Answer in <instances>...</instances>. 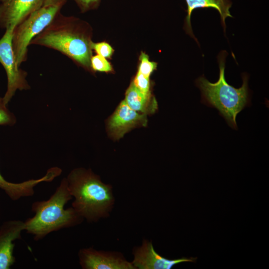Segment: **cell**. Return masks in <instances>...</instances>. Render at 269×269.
I'll list each match as a JSON object with an SVG mask.
<instances>
[{
  "instance_id": "cell-1",
  "label": "cell",
  "mask_w": 269,
  "mask_h": 269,
  "mask_svg": "<svg viewBox=\"0 0 269 269\" xmlns=\"http://www.w3.org/2000/svg\"><path fill=\"white\" fill-rule=\"evenodd\" d=\"M76 17L59 12L51 22L35 36L30 45L57 50L87 70H91L92 56L90 31Z\"/></svg>"
},
{
  "instance_id": "cell-2",
  "label": "cell",
  "mask_w": 269,
  "mask_h": 269,
  "mask_svg": "<svg viewBox=\"0 0 269 269\" xmlns=\"http://www.w3.org/2000/svg\"><path fill=\"white\" fill-rule=\"evenodd\" d=\"M66 179L74 198L72 207L83 219L96 222L110 215L115 202L110 184L103 182L91 169L82 167L71 170Z\"/></svg>"
},
{
  "instance_id": "cell-3",
  "label": "cell",
  "mask_w": 269,
  "mask_h": 269,
  "mask_svg": "<svg viewBox=\"0 0 269 269\" xmlns=\"http://www.w3.org/2000/svg\"><path fill=\"white\" fill-rule=\"evenodd\" d=\"M72 198L64 178L48 199L33 203L31 211L34 215L24 222V230L35 240H39L51 232L80 224L84 219L72 207L65 209Z\"/></svg>"
},
{
  "instance_id": "cell-4",
  "label": "cell",
  "mask_w": 269,
  "mask_h": 269,
  "mask_svg": "<svg viewBox=\"0 0 269 269\" xmlns=\"http://www.w3.org/2000/svg\"><path fill=\"white\" fill-rule=\"evenodd\" d=\"M226 55L225 51L219 55L220 73L216 82L211 83L202 76L196 80V84L201 91L202 101L216 108L229 125L237 129V116L250 103L248 77L243 75V84L239 88L229 85L225 77Z\"/></svg>"
},
{
  "instance_id": "cell-5",
  "label": "cell",
  "mask_w": 269,
  "mask_h": 269,
  "mask_svg": "<svg viewBox=\"0 0 269 269\" xmlns=\"http://www.w3.org/2000/svg\"><path fill=\"white\" fill-rule=\"evenodd\" d=\"M62 6H42L15 26L12 36V47L18 66L27 60L28 47L60 12Z\"/></svg>"
},
{
  "instance_id": "cell-6",
  "label": "cell",
  "mask_w": 269,
  "mask_h": 269,
  "mask_svg": "<svg viewBox=\"0 0 269 269\" xmlns=\"http://www.w3.org/2000/svg\"><path fill=\"white\" fill-rule=\"evenodd\" d=\"M13 27L5 29L0 38V63L3 66L7 77V88L3 96L4 103L7 105L16 91L30 88L26 80L27 73L21 69L16 63L12 47Z\"/></svg>"
},
{
  "instance_id": "cell-7",
  "label": "cell",
  "mask_w": 269,
  "mask_h": 269,
  "mask_svg": "<svg viewBox=\"0 0 269 269\" xmlns=\"http://www.w3.org/2000/svg\"><path fill=\"white\" fill-rule=\"evenodd\" d=\"M78 256L83 269H135L132 262L118 251L84 248L79 251Z\"/></svg>"
},
{
  "instance_id": "cell-8",
  "label": "cell",
  "mask_w": 269,
  "mask_h": 269,
  "mask_svg": "<svg viewBox=\"0 0 269 269\" xmlns=\"http://www.w3.org/2000/svg\"><path fill=\"white\" fill-rule=\"evenodd\" d=\"M147 116L134 111L123 100L108 119L107 132L112 138L120 139L135 128L146 127Z\"/></svg>"
},
{
  "instance_id": "cell-9",
  "label": "cell",
  "mask_w": 269,
  "mask_h": 269,
  "mask_svg": "<svg viewBox=\"0 0 269 269\" xmlns=\"http://www.w3.org/2000/svg\"><path fill=\"white\" fill-rule=\"evenodd\" d=\"M132 263L135 269H170L183 262L195 263L197 258H182L170 260L157 254L151 242L143 239L141 245L134 247Z\"/></svg>"
},
{
  "instance_id": "cell-10",
  "label": "cell",
  "mask_w": 269,
  "mask_h": 269,
  "mask_svg": "<svg viewBox=\"0 0 269 269\" xmlns=\"http://www.w3.org/2000/svg\"><path fill=\"white\" fill-rule=\"evenodd\" d=\"M45 0H5L0 4V27L14 28L43 6Z\"/></svg>"
},
{
  "instance_id": "cell-11",
  "label": "cell",
  "mask_w": 269,
  "mask_h": 269,
  "mask_svg": "<svg viewBox=\"0 0 269 269\" xmlns=\"http://www.w3.org/2000/svg\"><path fill=\"white\" fill-rule=\"evenodd\" d=\"M24 231V222L9 220L0 227V269H9L15 263L14 242L21 238Z\"/></svg>"
},
{
  "instance_id": "cell-12",
  "label": "cell",
  "mask_w": 269,
  "mask_h": 269,
  "mask_svg": "<svg viewBox=\"0 0 269 269\" xmlns=\"http://www.w3.org/2000/svg\"><path fill=\"white\" fill-rule=\"evenodd\" d=\"M62 172L61 168L53 167L47 171L46 174L38 179H31L20 183H12L7 181L0 172V189L2 190L12 200L32 196L34 188L42 182H50L59 176Z\"/></svg>"
},
{
  "instance_id": "cell-13",
  "label": "cell",
  "mask_w": 269,
  "mask_h": 269,
  "mask_svg": "<svg viewBox=\"0 0 269 269\" xmlns=\"http://www.w3.org/2000/svg\"><path fill=\"white\" fill-rule=\"evenodd\" d=\"M185 1L187 6L186 10L187 14L185 18L184 28L186 32L191 37L196 40L192 30L191 16L192 11L199 8L211 7L216 9L220 14L221 23L225 32V19L228 17H233L230 12V8L232 6L230 0H185ZM196 41H197V40Z\"/></svg>"
},
{
  "instance_id": "cell-14",
  "label": "cell",
  "mask_w": 269,
  "mask_h": 269,
  "mask_svg": "<svg viewBox=\"0 0 269 269\" xmlns=\"http://www.w3.org/2000/svg\"><path fill=\"white\" fill-rule=\"evenodd\" d=\"M124 101L134 111L146 115L154 114L158 109L154 96L143 93L132 82L126 90Z\"/></svg>"
},
{
  "instance_id": "cell-15",
  "label": "cell",
  "mask_w": 269,
  "mask_h": 269,
  "mask_svg": "<svg viewBox=\"0 0 269 269\" xmlns=\"http://www.w3.org/2000/svg\"><path fill=\"white\" fill-rule=\"evenodd\" d=\"M139 61L137 72L150 78L153 72L156 69L157 63L150 61L148 55L142 51L139 55Z\"/></svg>"
},
{
  "instance_id": "cell-16",
  "label": "cell",
  "mask_w": 269,
  "mask_h": 269,
  "mask_svg": "<svg viewBox=\"0 0 269 269\" xmlns=\"http://www.w3.org/2000/svg\"><path fill=\"white\" fill-rule=\"evenodd\" d=\"M91 71L101 72H111L113 67L111 63L104 57L96 55L91 57L90 60Z\"/></svg>"
},
{
  "instance_id": "cell-17",
  "label": "cell",
  "mask_w": 269,
  "mask_h": 269,
  "mask_svg": "<svg viewBox=\"0 0 269 269\" xmlns=\"http://www.w3.org/2000/svg\"><path fill=\"white\" fill-rule=\"evenodd\" d=\"M16 122L14 115L7 107L2 97H0V126H13Z\"/></svg>"
},
{
  "instance_id": "cell-18",
  "label": "cell",
  "mask_w": 269,
  "mask_h": 269,
  "mask_svg": "<svg viewBox=\"0 0 269 269\" xmlns=\"http://www.w3.org/2000/svg\"><path fill=\"white\" fill-rule=\"evenodd\" d=\"M140 91L147 94H151L150 78L147 77L137 72L132 82Z\"/></svg>"
},
{
  "instance_id": "cell-19",
  "label": "cell",
  "mask_w": 269,
  "mask_h": 269,
  "mask_svg": "<svg viewBox=\"0 0 269 269\" xmlns=\"http://www.w3.org/2000/svg\"><path fill=\"white\" fill-rule=\"evenodd\" d=\"M91 47L92 50H94L97 55L106 58H111L114 51L111 45L106 42L94 43L92 41Z\"/></svg>"
},
{
  "instance_id": "cell-20",
  "label": "cell",
  "mask_w": 269,
  "mask_h": 269,
  "mask_svg": "<svg viewBox=\"0 0 269 269\" xmlns=\"http://www.w3.org/2000/svg\"><path fill=\"white\" fill-rule=\"evenodd\" d=\"M82 12L96 8L101 0H74Z\"/></svg>"
},
{
  "instance_id": "cell-21",
  "label": "cell",
  "mask_w": 269,
  "mask_h": 269,
  "mask_svg": "<svg viewBox=\"0 0 269 269\" xmlns=\"http://www.w3.org/2000/svg\"><path fill=\"white\" fill-rule=\"evenodd\" d=\"M68 0H45L43 6H60L62 7Z\"/></svg>"
},
{
  "instance_id": "cell-22",
  "label": "cell",
  "mask_w": 269,
  "mask_h": 269,
  "mask_svg": "<svg viewBox=\"0 0 269 269\" xmlns=\"http://www.w3.org/2000/svg\"><path fill=\"white\" fill-rule=\"evenodd\" d=\"M4 0H0V2H2V1H4Z\"/></svg>"
}]
</instances>
